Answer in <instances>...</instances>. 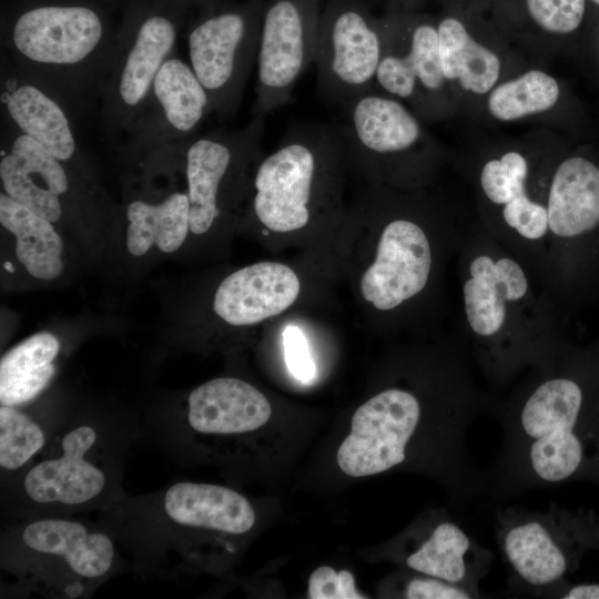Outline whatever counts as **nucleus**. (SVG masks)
Returning <instances> with one entry per match:
<instances>
[{
    "label": "nucleus",
    "mask_w": 599,
    "mask_h": 599,
    "mask_svg": "<svg viewBox=\"0 0 599 599\" xmlns=\"http://www.w3.org/2000/svg\"><path fill=\"white\" fill-rule=\"evenodd\" d=\"M555 597L564 599H599V583L564 586Z\"/></svg>",
    "instance_id": "nucleus-36"
},
{
    "label": "nucleus",
    "mask_w": 599,
    "mask_h": 599,
    "mask_svg": "<svg viewBox=\"0 0 599 599\" xmlns=\"http://www.w3.org/2000/svg\"><path fill=\"white\" fill-rule=\"evenodd\" d=\"M437 32L445 79L459 80L465 90L474 93L490 91L500 71L498 57L477 43L455 18L443 19Z\"/></svg>",
    "instance_id": "nucleus-29"
},
{
    "label": "nucleus",
    "mask_w": 599,
    "mask_h": 599,
    "mask_svg": "<svg viewBox=\"0 0 599 599\" xmlns=\"http://www.w3.org/2000/svg\"><path fill=\"white\" fill-rule=\"evenodd\" d=\"M529 175L527 159L514 151L502 154L499 159L488 160L481 166L478 175L479 189L494 210V214L481 226L488 225L500 210L512 201L521 196L534 197L528 187Z\"/></svg>",
    "instance_id": "nucleus-31"
},
{
    "label": "nucleus",
    "mask_w": 599,
    "mask_h": 599,
    "mask_svg": "<svg viewBox=\"0 0 599 599\" xmlns=\"http://www.w3.org/2000/svg\"><path fill=\"white\" fill-rule=\"evenodd\" d=\"M136 575L174 580L195 562L205 534L241 536L256 520L246 497L213 484L176 481L143 495H125L95 512Z\"/></svg>",
    "instance_id": "nucleus-5"
},
{
    "label": "nucleus",
    "mask_w": 599,
    "mask_h": 599,
    "mask_svg": "<svg viewBox=\"0 0 599 599\" xmlns=\"http://www.w3.org/2000/svg\"><path fill=\"white\" fill-rule=\"evenodd\" d=\"M323 0H268L256 59L254 114L265 116L292 99L293 89L314 61Z\"/></svg>",
    "instance_id": "nucleus-15"
},
{
    "label": "nucleus",
    "mask_w": 599,
    "mask_h": 599,
    "mask_svg": "<svg viewBox=\"0 0 599 599\" xmlns=\"http://www.w3.org/2000/svg\"><path fill=\"white\" fill-rule=\"evenodd\" d=\"M445 81L435 27L417 23L409 30L403 51L382 39L375 83L384 92L407 100L416 97L418 89L437 92Z\"/></svg>",
    "instance_id": "nucleus-24"
},
{
    "label": "nucleus",
    "mask_w": 599,
    "mask_h": 599,
    "mask_svg": "<svg viewBox=\"0 0 599 599\" xmlns=\"http://www.w3.org/2000/svg\"><path fill=\"white\" fill-rule=\"evenodd\" d=\"M531 18L552 33H569L582 21L585 0H526Z\"/></svg>",
    "instance_id": "nucleus-32"
},
{
    "label": "nucleus",
    "mask_w": 599,
    "mask_h": 599,
    "mask_svg": "<svg viewBox=\"0 0 599 599\" xmlns=\"http://www.w3.org/2000/svg\"><path fill=\"white\" fill-rule=\"evenodd\" d=\"M494 559L489 548L443 511L404 562L416 572L458 585L485 598L480 581L488 575Z\"/></svg>",
    "instance_id": "nucleus-23"
},
{
    "label": "nucleus",
    "mask_w": 599,
    "mask_h": 599,
    "mask_svg": "<svg viewBox=\"0 0 599 599\" xmlns=\"http://www.w3.org/2000/svg\"><path fill=\"white\" fill-rule=\"evenodd\" d=\"M583 364L565 346L496 399L502 438L484 469L487 496L505 501L599 471V387Z\"/></svg>",
    "instance_id": "nucleus-1"
},
{
    "label": "nucleus",
    "mask_w": 599,
    "mask_h": 599,
    "mask_svg": "<svg viewBox=\"0 0 599 599\" xmlns=\"http://www.w3.org/2000/svg\"><path fill=\"white\" fill-rule=\"evenodd\" d=\"M60 349L55 335L40 332L6 352L0 361V405L38 400L57 374Z\"/></svg>",
    "instance_id": "nucleus-25"
},
{
    "label": "nucleus",
    "mask_w": 599,
    "mask_h": 599,
    "mask_svg": "<svg viewBox=\"0 0 599 599\" xmlns=\"http://www.w3.org/2000/svg\"><path fill=\"white\" fill-rule=\"evenodd\" d=\"M382 54V23L363 0H326L314 62L318 87L328 100L346 103L370 90Z\"/></svg>",
    "instance_id": "nucleus-13"
},
{
    "label": "nucleus",
    "mask_w": 599,
    "mask_h": 599,
    "mask_svg": "<svg viewBox=\"0 0 599 599\" xmlns=\"http://www.w3.org/2000/svg\"><path fill=\"white\" fill-rule=\"evenodd\" d=\"M120 548L100 522L77 516L4 518L0 568L17 595L88 598L123 568Z\"/></svg>",
    "instance_id": "nucleus-6"
},
{
    "label": "nucleus",
    "mask_w": 599,
    "mask_h": 599,
    "mask_svg": "<svg viewBox=\"0 0 599 599\" xmlns=\"http://www.w3.org/2000/svg\"><path fill=\"white\" fill-rule=\"evenodd\" d=\"M459 335L486 383L501 389L564 348L557 312L532 272L481 225L458 252Z\"/></svg>",
    "instance_id": "nucleus-2"
},
{
    "label": "nucleus",
    "mask_w": 599,
    "mask_h": 599,
    "mask_svg": "<svg viewBox=\"0 0 599 599\" xmlns=\"http://www.w3.org/2000/svg\"><path fill=\"white\" fill-rule=\"evenodd\" d=\"M558 97L557 81L542 71L531 70L498 85L489 95L488 108L496 119L511 121L550 109Z\"/></svg>",
    "instance_id": "nucleus-30"
},
{
    "label": "nucleus",
    "mask_w": 599,
    "mask_h": 599,
    "mask_svg": "<svg viewBox=\"0 0 599 599\" xmlns=\"http://www.w3.org/2000/svg\"><path fill=\"white\" fill-rule=\"evenodd\" d=\"M495 397L479 388L475 378L440 395L429 404L412 388L392 386L357 408L351 433L337 450V464L352 477L380 474L404 465L409 447L427 418L476 419L491 414Z\"/></svg>",
    "instance_id": "nucleus-7"
},
{
    "label": "nucleus",
    "mask_w": 599,
    "mask_h": 599,
    "mask_svg": "<svg viewBox=\"0 0 599 599\" xmlns=\"http://www.w3.org/2000/svg\"><path fill=\"white\" fill-rule=\"evenodd\" d=\"M264 116L236 130H214L183 141L190 231L206 233L221 214L223 191L233 173L260 159Z\"/></svg>",
    "instance_id": "nucleus-17"
},
{
    "label": "nucleus",
    "mask_w": 599,
    "mask_h": 599,
    "mask_svg": "<svg viewBox=\"0 0 599 599\" xmlns=\"http://www.w3.org/2000/svg\"><path fill=\"white\" fill-rule=\"evenodd\" d=\"M300 291V280L290 266L260 262L226 276L215 292L213 308L227 324L248 326L287 309Z\"/></svg>",
    "instance_id": "nucleus-21"
},
{
    "label": "nucleus",
    "mask_w": 599,
    "mask_h": 599,
    "mask_svg": "<svg viewBox=\"0 0 599 599\" xmlns=\"http://www.w3.org/2000/svg\"><path fill=\"white\" fill-rule=\"evenodd\" d=\"M373 88L344 103L346 150L367 162H382L414 150L422 128L400 102Z\"/></svg>",
    "instance_id": "nucleus-20"
},
{
    "label": "nucleus",
    "mask_w": 599,
    "mask_h": 599,
    "mask_svg": "<svg viewBox=\"0 0 599 599\" xmlns=\"http://www.w3.org/2000/svg\"><path fill=\"white\" fill-rule=\"evenodd\" d=\"M142 436V424L123 415L68 412L44 451L1 481L2 518L95 514L114 505L126 495V458Z\"/></svg>",
    "instance_id": "nucleus-3"
},
{
    "label": "nucleus",
    "mask_w": 599,
    "mask_h": 599,
    "mask_svg": "<svg viewBox=\"0 0 599 599\" xmlns=\"http://www.w3.org/2000/svg\"><path fill=\"white\" fill-rule=\"evenodd\" d=\"M345 150L342 129L319 123L291 128L256 169L252 206L258 222L276 233L307 225L321 181Z\"/></svg>",
    "instance_id": "nucleus-10"
},
{
    "label": "nucleus",
    "mask_w": 599,
    "mask_h": 599,
    "mask_svg": "<svg viewBox=\"0 0 599 599\" xmlns=\"http://www.w3.org/2000/svg\"><path fill=\"white\" fill-rule=\"evenodd\" d=\"M465 232L435 235L408 216H394L382 227L375 257L361 278V293L375 309L389 313L424 296L449 251H458Z\"/></svg>",
    "instance_id": "nucleus-12"
},
{
    "label": "nucleus",
    "mask_w": 599,
    "mask_h": 599,
    "mask_svg": "<svg viewBox=\"0 0 599 599\" xmlns=\"http://www.w3.org/2000/svg\"><path fill=\"white\" fill-rule=\"evenodd\" d=\"M0 223L16 237L17 258L31 276L48 281L62 273L63 244L50 221L1 192Z\"/></svg>",
    "instance_id": "nucleus-26"
},
{
    "label": "nucleus",
    "mask_w": 599,
    "mask_h": 599,
    "mask_svg": "<svg viewBox=\"0 0 599 599\" xmlns=\"http://www.w3.org/2000/svg\"><path fill=\"white\" fill-rule=\"evenodd\" d=\"M210 113L207 93L192 67L172 55L158 72L126 133L129 150L150 153L185 141Z\"/></svg>",
    "instance_id": "nucleus-18"
},
{
    "label": "nucleus",
    "mask_w": 599,
    "mask_h": 599,
    "mask_svg": "<svg viewBox=\"0 0 599 599\" xmlns=\"http://www.w3.org/2000/svg\"><path fill=\"white\" fill-rule=\"evenodd\" d=\"M268 0L217 2L199 10L189 33L191 67L205 89L210 112L233 114L257 59Z\"/></svg>",
    "instance_id": "nucleus-11"
},
{
    "label": "nucleus",
    "mask_w": 599,
    "mask_h": 599,
    "mask_svg": "<svg viewBox=\"0 0 599 599\" xmlns=\"http://www.w3.org/2000/svg\"><path fill=\"white\" fill-rule=\"evenodd\" d=\"M186 12L172 0L126 1L100 93L109 135L128 133L158 72L173 55Z\"/></svg>",
    "instance_id": "nucleus-9"
},
{
    "label": "nucleus",
    "mask_w": 599,
    "mask_h": 599,
    "mask_svg": "<svg viewBox=\"0 0 599 599\" xmlns=\"http://www.w3.org/2000/svg\"><path fill=\"white\" fill-rule=\"evenodd\" d=\"M308 597L312 599H364L355 589L354 577L348 570L336 572L323 566L308 579Z\"/></svg>",
    "instance_id": "nucleus-33"
},
{
    "label": "nucleus",
    "mask_w": 599,
    "mask_h": 599,
    "mask_svg": "<svg viewBox=\"0 0 599 599\" xmlns=\"http://www.w3.org/2000/svg\"><path fill=\"white\" fill-rule=\"evenodd\" d=\"M67 410L0 405V478L6 480L44 451Z\"/></svg>",
    "instance_id": "nucleus-28"
},
{
    "label": "nucleus",
    "mask_w": 599,
    "mask_h": 599,
    "mask_svg": "<svg viewBox=\"0 0 599 599\" xmlns=\"http://www.w3.org/2000/svg\"><path fill=\"white\" fill-rule=\"evenodd\" d=\"M283 348L285 363L292 376L301 383H312L316 377V366L301 328L295 325L285 327Z\"/></svg>",
    "instance_id": "nucleus-34"
},
{
    "label": "nucleus",
    "mask_w": 599,
    "mask_h": 599,
    "mask_svg": "<svg viewBox=\"0 0 599 599\" xmlns=\"http://www.w3.org/2000/svg\"><path fill=\"white\" fill-rule=\"evenodd\" d=\"M1 106L6 123L68 164L78 159L70 113L51 93L27 80L7 62L1 71Z\"/></svg>",
    "instance_id": "nucleus-22"
},
{
    "label": "nucleus",
    "mask_w": 599,
    "mask_h": 599,
    "mask_svg": "<svg viewBox=\"0 0 599 599\" xmlns=\"http://www.w3.org/2000/svg\"><path fill=\"white\" fill-rule=\"evenodd\" d=\"M126 247L134 256L153 245L164 253L180 248L190 231V204L186 192H173L160 202L141 199L126 206Z\"/></svg>",
    "instance_id": "nucleus-27"
},
{
    "label": "nucleus",
    "mask_w": 599,
    "mask_h": 599,
    "mask_svg": "<svg viewBox=\"0 0 599 599\" xmlns=\"http://www.w3.org/2000/svg\"><path fill=\"white\" fill-rule=\"evenodd\" d=\"M116 30L102 0H6V62L54 95L70 114L100 98Z\"/></svg>",
    "instance_id": "nucleus-4"
},
{
    "label": "nucleus",
    "mask_w": 599,
    "mask_h": 599,
    "mask_svg": "<svg viewBox=\"0 0 599 599\" xmlns=\"http://www.w3.org/2000/svg\"><path fill=\"white\" fill-rule=\"evenodd\" d=\"M494 529L508 588L532 597H555L581 552L599 540V524L592 516L555 502L544 511L500 507Z\"/></svg>",
    "instance_id": "nucleus-8"
},
{
    "label": "nucleus",
    "mask_w": 599,
    "mask_h": 599,
    "mask_svg": "<svg viewBox=\"0 0 599 599\" xmlns=\"http://www.w3.org/2000/svg\"><path fill=\"white\" fill-rule=\"evenodd\" d=\"M407 599H477L470 590L436 577L422 573L410 578L404 586Z\"/></svg>",
    "instance_id": "nucleus-35"
},
{
    "label": "nucleus",
    "mask_w": 599,
    "mask_h": 599,
    "mask_svg": "<svg viewBox=\"0 0 599 599\" xmlns=\"http://www.w3.org/2000/svg\"><path fill=\"white\" fill-rule=\"evenodd\" d=\"M591 1H593V2L597 3V4H599V0H591Z\"/></svg>",
    "instance_id": "nucleus-38"
},
{
    "label": "nucleus",
    "mask_w": 599,
    "mask_h": 599,
    "mask_svg": "<svg viewBox=\"0 0 599 599\" xmlns=\"http://www.w3.org/2000/svg\"><path fill=\"white\" fill-rule=\"evenodd\" d=\"M547 272L544 291L558 313L579 245L599 231V166L582 156L564 160L547 191Z\"/></svg>",
    "instance_id": "nucleus-14"
},
{
    "label": "nucleus",
    "mask_w": 599,
    "mask_h": 599,
    "mask_svg": "<svg viewBox=\"0 0 599 599\" xmlns=\"http://www.w3.org/2000/svg\"><path fill=\"white\" fill-rule=\"evenodd\" d=\"M172 1L179 3L186 10H189L190 8H196L200 10V9L213 6L217 3L220 0H172Z\"/></svg>",
    "instance_id": "nucleus-37"
},
{
    "label": "nucleus",
    "mask_w": 599,
    "mask_h": 599,
    "mask_svg": "<svg viewBox=\"0 0 599 599\" xmlns=\"http://www.w3.org/2000/svg\"><path fill=\"white\" fill-rule=\"evenodd\" d=\"M2 138L0 179L3 192L20 204L58 222L63 213L62 197L70 191L67 164L58 160L28 135L7 125Z\"/></svg>",
    "instance_id": "nucleus-19"
},
{
    "label": "nucleus",
    "mask_w": 599,
    "mask_h": 599,
    "mask_svg": "<svg viewBox=\"0 0 599 599\" xmlns=\"http://www.w3.org/2000/svg\"><path fill=\"white\" fill-rule=\"evenodd\" d=\"M272 415L266 397L253 385L234 377H219L193 388L180 412L155 414L142 424L159 448L191 436H237L265 425Z\"/></svg>",
    "instance_id": "nucleus-16"
}]
</instances>
